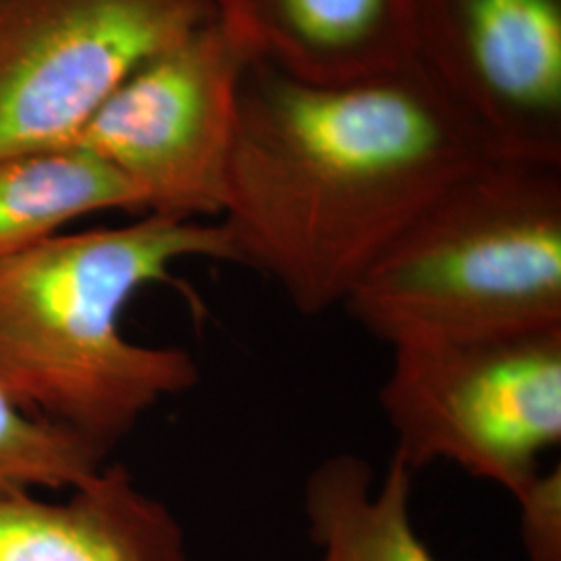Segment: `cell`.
Wrapping results in <instances>:
<instances>
[{
    "instance_id": "cell-3",
    "label": "cell",
    "mask_w": 561,
    "mask_h": 561,
    "mask_svg": "<svg viewBox=\"0 0 561 561\" xmlns=\"http://www.w3.org/2000/svg\"><path fill=\"white\" fill-rule=\"evenodd\" d=\"M343 308L391 347L561 324V162H472L382 248Z\"/></svg>"
},
{
    "instance_id": "cell-13",
    "label": "cell",
    "mask_w": 561,
    "mask_h": 561,
    "mask_svg": "<svg viewBox=\"0 0 561 561\" xmlns=\"http://www.w3.org/2000/svg\"><path fill=\"white\" fill-rule=\"evenodd\" d=\"M520 539L530 561H561V470L539 472L514 495Z\"/></svg>"
},
{
    "instance_id": "cell-9",
    "label": "cell",
    "mask_w": 561,
    "mask_h": 561,
    "mask_svg": "<svg viewBox=\"0 0 561 561\" xmlns=\"http://www.w3.org/2000/svg\"><path fill=\"white\" fill-rule=\"evenodd\" d=\"M0 561H190L178 516L123 466L101 470L62 502L0 493Z\"/></svg>"
},
{
    "instance_id": "cell-7",
    "label": "cell",
    "mask_w": 561,
    "mask_h": 561,
    "mask_svg": "<svg viewBox=\"0 0 561 561\" xmlns=\"http://www.w3.org/2000/svg\"><path fill=\"white\" fill-rule=\"evenodd\" d=\"M412 62L489 154L561 162V0H412Z\"/></svg>"
},
{
    "instance_id": "cell-4",
    "label": "cell",
    "mask_w": 561,
    "mask_h": 561,
    "mask_svg": "<svg viewBox=\"0 0 561 561\" xmlns=\"http://www.w3.org/2000/svg\"><path fill=\"white\" fill-rule=\"evenodd\" d=\"M379 401L412 474L451 461L514 497L561 442V324L396 345Z\"/></svg>"
},
{
    "instance_id": "cell-10",
    "label": "cell",
    "mask_w": 561,
    "mask_h": 561,
    "mask_svg": "<svg viewBox=\"0 0 561 561\" xmlns=\"http://www.w3.org/2000/svg\"><path fill=\"white\" fill-rule=\"evenodd\" d=\"M412 477L396 458L379 484L358 456L321 461L304 486V512L321 561H437L412 524Z\"/></svg>"
},
{
    "instance_id": "cell-11",
    "label": "cell",
    "mask_w": 561,
    "mask_h": 561,
    "mask_svg": "<svg viewBox=\"0 0 561 561\" xmlns=\"http://www.w3.org/2000/svg\"><path fill=\"white\" fill-rule=\"evenodd\" d=\"M102 210L146 213L140 192L80 146L0 159V259Z\"/></svg>"
},
{
    "instance_id": "cell-6",
    "label": "cell",
    "mask_w": 561,
    "mask_h": 561,
    "mask_svg": "<svg viewBox=\"0 0 561 561\" xmlns=\"http://www.w3.org/2000/svg\"><path fill=\"white\" fill-rule=\"evenodd\" d=\"M213 18L208 0H0V159L73 146L138 67Z\"/></svg>"
},
{
    "instance_id": "cell-2",
    "label": "cell",
    "mask_w": 561,
    "mask_h": 561,
    "mask_svg": "<svg viewBox=\"0 0 561 561\" xmlns=\"http://www.w3.org/2000/svg\"><path fill=\"white\" fill-rule=\"evenodd\" d=\"M185 259L236 262L221 221H141L53 236L0 259V391L104 458L201 370L181 347L127 340L123 310Z\"/></svg>"
},
{
    "instance_id": "cell-8",
    "label": "cell",
    "mask_w": 561,
    "mask_h": 561,
    "mask_svg": "<svg viewBox=\"0 0 561 561\" xmlns=\"http://www.w3.org/2000/svg\"><path fill=\"white\" fill-rule=\"evenodd\" d=\"M254 59L296 80L341 85L412 62V0H208Z\"/></svg>"
},
{
    "instance_id": "cell-1",
    "label": "cell",
    "mask_w": 561,
    "mask_h": 561,
    "mask_svg": "<svg viewBox=\"0 0 561 561\" xmlns=\"http://www.w3.org/2000/svg\"><path fill=\"white\" fill-rule=\"evenodd\" d=\"M484 154L414 62L324 85L250 59L221 225L238 264L317 317L343 306L403 225Z\"/></svg>"
},
{
    "instance_id": "cell-5",
    "label": "cell",
    "mask_w": 561,
    "mask_h": 561,
    "mask_svg": "<svg viewBox=\"0 0 561 561\" xmlns=\"http://www.w3.org/2000/svg\"><path fill=\"white\" fill-rule=\"evenodd\" d=\"M250 50L217 18L138 67L73 146L117 169L154 217H221Z\"/></svg>"
},
{
    "instance_id": "cell-12",
    "label": "cell",
    "mask_w": 561,
    "mask_h": 561,
    "mask_svg": "<svg viewBox=\"0 0 561 561\" xmlns=\"http://www.w3.org/2000/svg\"><path fill=\"white\" fill-rule=\"evenodd\" d=\"M104 460L88 443L25 414L0 391V493L73 491Z\"/></svg>"
}]
</instances>
